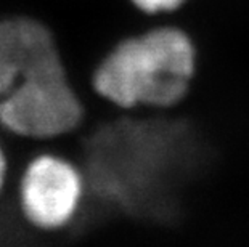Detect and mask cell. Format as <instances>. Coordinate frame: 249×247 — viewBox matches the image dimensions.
<instances>
[{"label": "cell", "mask_w": 249, "mask_h": 247, "mask_svg": "<svg viewBox=\"0 0 249 247\" xmlns=\"http://www.w3.org/2000/svg\"><path fill=\"white\" fill-rule=\"evenodd\" d=\"M196 49L183 29L158 26L121 40L93 74L100 97L119 108H171L187 95Z\"/></svg>", "instance_id": "6da1fadb"}, {"label": "cell", "mask_w": 249, "mask_h": 247, "mask_svg": "<svg viewBox=\"0 0 249 247\" xmlns=\"http://www.w3.org/2000/svg\"><path fill=\"white\" fill-rule=\"evenodd\" d=\"M52 29L29 15L0 19V97L12 88L47 56L56 53Z\"/></svg>", "instance_id": "277c9868"}, {"label": "cell", "mask_w": 249, "mask_h": 247, "mask_svg": "<svg viewBox=\"0 0 249 247\" xmlns=\"http://www.w3.org/2000/svg\"><path fill=\"white\" fill-rule=\"evenodd\" d=\"M84 198V177L70 159L40 151L24 165L18 204L29 227L47 233L65 231L76 218Z\"/></svg>", "instance_id": "3957f363"}, {"label": "cell", "mask_w": 249, "mask_h": 247, "mask_svg": "<svg viewBox=\"0 0 249 247\" xmlns=\"http://www.w3.org/2000/svg\"><path fill=\"white\" fill-rule=\"evenodd\" d=\"M84 103L71 85L60 51L47 56L0 97V125L34 141H50L82 124Z\"/></svg>", "instance_id": "7a4b0ae2"}, {"label": "cell", "mask_w": 249, "mask_h": 247, "mask_svg": "<svg viewBox=\"0 0 249 247\" xmlns=\"http://www.w3.org/2000/svg\"><path fill=\"white\" fill-rule=\"evenodd\" d=\"M142 13L153 16V15L171 13L178 10L187 0H130Z\"/></svg>", "instance_id": "5b68a950"}, {"label": "cell", "mask_w": 249, "mask_h": 247, "mask_svg": "<svg viewBox=\"0 0 249 247\" xmlns=\"http://www.w3.org/2000/svg\"><path fill=\"white\" fill-rule=\"evenodd\" d=\"M7 172H8V161H7V154H5V149L2 143H0V193H2L5 181H7Z\"/></svg>", "instance_id": "8992f818"}]
</instances>
